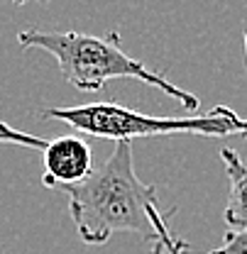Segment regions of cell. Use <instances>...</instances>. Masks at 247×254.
Returning a JSON list of instances; mask_svg holds the SVG:
<instances>
[{
    "instance_id": "cell-10",
    "label": "cell",
    "mask_w": 247,
    "mask_h": 254,
    "mask_svg": "<svg viewBox=\"0 0 247 254\" xmlns=\"http://www.w3.org/2000/svg\"><path fill=\"white\" fill-rule=\"evenodd\" d=\"M245 62H247V27H245Z\"/></svg>"
},
{
    "instance_id": "cell-8",
    "label": "cell",
    "mask_w": 247,
    "mask_h": 254,
    "mask_svg": "<svg viewBox=\"0 0 247 254\" xmlns=\"http://www.w3.org/2000/svg\"><path fill=\"white\" fill-rule=\"evenodd\" d=\"M208 254H247V225L245 227H228L223 245Z\"/></svg>"
},
{
    "instance_id": "cell-3",
    "label": "cell",
    "mask_w": 247,
    "mask_h": 254,
    "mask_svg": "<svg viewBox=\"0 0 247 254\" xmlns=\"http://www.w3.org/2000/svg\"><path fill=\"white\" fill-rule=\"evenodd\" d=\"M44 120H59L74 127L79 134L98 139L132 142L135 137H164V134H196V137H245L247 118L228 105H216L203 115L191 118H159L147 115L118 103H83L66 108H47L39 113Z\"/></svg>"
},
{
    "instance_id": "cell-2",
    "label": "cell",
    "mask_w": 247,
    "mask_h": 254,
    "mask_svg": "<svg viewBox=\"0 0 247 254\" xmlns=\"http://www.w3.org/2000/svg\"><path fill=\"white\" fill-rule=\"evenodd\" d=\"M17 42L22 49L49 52L59 64L64 81L83 93H98L113 78H135L179 100L186 110L191 113L198 110V98L193 93L174 86L166 78V73L152 71L150 66L132 59L120 47L118 32L95 37V34H83V32L22 30L17 34Z\"/></svg>"
},
{
    "instance_id": "cell-9",
    "label": "cell",
    "mask_w": 247,
    "mask_h": 254,
    "mask_svg": "<svg viewBox=\"0 0 247 254\" xmlns=\"http://www.w3.org/2000/svg\"><path fill=\"white\" fill-rule=\"evenodd\" d=\"M152 254H166V252H164V245H162L159 240L155 242V250H152Z\"/></svg>"
},
{
    "instance_id": "cell-6",
    "label": "cell",
    "mask_w": 247,
    "mask_h": 254,
    "mask_svg": "<svg viewBox=\"0 0 247 254\" xmlns=\"http://www.w3.org/2000/svg\"><path fill=\"white\" fill-rule=\"evenodd\" d=\"M152 222H155L157 230V240L164 245V252L166 254H191V247L186 245L181 237H174V232L169 230V220L162 215V210L157 208L152 213Z\"/></svg>"
},
{
    "instance_id": "cell-5",
    "label": "cell",
    "mask_w": 247,
    "mask_h": 254,
    "mask_svg": "<svg viewBox=\"0 0 247 254\" xmlns=\"http://www.w3.org/2000/svg\"><path fill=\"white\" fill-rule=\"evenodd\" d=\"M220 159L225 164V174L230 181V200L225 205V225L228 227H245L247 225V166L240 154L230 147L220 149Z\"/></svg>"
},
{
    "instance_id": "cell-4",
    "label": "cell",
    "mask_w": 247,
    "mask_h": 254,
    "mask_svg": "<svg viewBox=\"0 0 247 254\" xmlns=\"http://www.w3.org/2000/svg\"><path fill=\"white\" fill-rule=\"evenodd\" d=\"M42 184L47 189H64L81 184L93 171V152L91 144L79 134H64L42 149Z\"/></svg>"
},
{
    "instance_id": "cell-12",
    "label": "cell",
    "mask_w": 247,
    "mask_h": 254,
    "mask_svg": "<svg viewBox=\"0 0 247 254\" xmlns=\"http://www.w3.org/2000/svg\"><path fill=\"white\" fill-rule=\"evenodd\" d=\"M0 254H2V250H0Z\"/></svg>"
},
{
    "instance_id": "cell-7",
    "label": "cell",
    "mask_w": 247,
    "mask_h": 254,
    "mask_svg": "<svg viewBox=\"0 0 247 254\" xmlns=\"http://www.w3.org/2000/svg\"><path fill=\"white\" fill-rule=\"evenodd\" d=\"M0 144H17V147H30V149H44L47 139L37 137V134H30V132H22V129H15L12 125L0 120Z\"/></svg>"
},
{
    "instance_id": "cell-11",
    "label": "cell",
    "mask_w": 247,
    "mask_h": 254,
    "mask_svg": "<svg viewBox=\"0 0 247 254\" xmlns=\"http://www.w3.org/2000/svg\"><path fill=\"white\" fill-rule=\"evenodd\" d=\"M17 5H25V2H30V0H15ZM42 2H47V0H42Z\"/></svg>"
},
{
    "instance_id": "cell-1",
    "label": "cell",
    "mask_w": 247,
    "mask_h": 254,
    "mask_svg": "<svg viewBox=\"0 0 247 254\" xmlns=\"http://www.w3.org/2000/svg\"><path fill=\"white\" fill-rule=\"evenodd\" d=\"M59 190L69 195L71 220L86 245H105L115 232H135L157 242L152 222V213L159 208L157 189L140 181L132 161V142H115L113 154L81 184Z\"/></svg>"
}]
</instances>
